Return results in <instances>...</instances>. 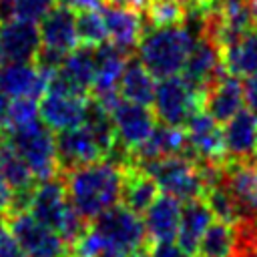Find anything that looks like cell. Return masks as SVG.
<instances>
[{"label": "cell", "mask_w": 257, "mask_h": 257, "mask_svg": "<svg viewBox=\"0 0 257 257\" xmlns=\"http://www.w3.org/2000/svg\"><path fill=\"white\" fill-rule=\"evenodd\" d=\"M60 175L72 209L84 223H92L100 213L120 201L124 161L98 159Z\"/></svg>", "instance_id": "obj_1"}, {"label": "cell", "mask_w": 257, "mask_h": 257, "mask_svg": "<svg viewBox=\"0 0 257 257\" xmlns=\"http://www.w3.org/2000/svg\"><path fill=\"white\" fill-rule=\"evenodd\" d=\"M143 171H147L153 181L157 183L161 193H167L179 201H191V199H203L207 185L213 181L217 171L223 167L203 165L197 163L187 153L183 155H169L145 163H135Z\"/></svg>", "instance_id": "obj_2"}, {"label": "cell", "mask_w": 257, "mask_h": 257, "mask_svg": "<svg viewBox=\"0 0 257 257\" xmlns=\"http://www.w3.org/2000/svg\"><path fill=\"white\" fill-rule=\"evenodd\" d=\"M195 38L197 36H193L191 30H187L183 24L151 26V30L143 32L137 44L139 60L157 78L179 74Z\"/></svg>", "instance_id": "obj_3"}, {"label": "cell", "mask_w": 257, "mask_h": 257, "mask_svg": "<svg viewBox=\"0 0 257 257\" xmlns=\"http://www.w3.org/2000/svg\"><path fill=\"white\" fill-rule=\"evenodd\" d=\"M28 211L40 223L54 229L66 241V245H70L86 227L82 217L72 209L64 189V181L60 177H52L40 181V185H34Z\"/></svg>", "instance_id": "obj_4"}, {"label": "cell", "mask_w": 257, "mask_h": 257, "mask_svg": "<svg viewBox=\"0 0 257 257\" xmlns=\"http://www.w3.org/2000/svg\"><path fill=\"white\" fill-rule=\"evenodd\" d=\"M92 227L102 241L104 257H128L147 243L141 215L126 205H112L92 221Z\"/></svg>", "instance_id": "obj_5"}, {"label": "cell", "mask_w": 257, "mask_h": 257, "mask_svg": "<svg viewBox=\"0 0 257 257\" xmlns=\"http://www.w3.org/2000/svg\"><path fill=\"white\" fill-rule=\"evenodd\" d=\"M4 135L8 137L16 153L22 157L36 181H46L58 175L54 137L42 120L16 128H6Z\"/></svg>", "instance_id": "obj_6"}, {"label": "cell", "mask_w": 257, "mask_h": 257, "mask_svg": "<svg viewBox=\"0 0 257 257\" xmlns=\"http://www.w3.org/2000/svg\"><path fill=\"white\" fill-rule=\"evenodd\" d=\"M153 106L155 116L161 122L183 126L195 110L203 108V92L197 90L185 76H165L155 86Z\"/></svg>", "instance_id": "obj_7"}, {"label": "cell", "mask_w": 257, "mask_h": 257, "mask_svg": "<svg viewBox=\"0 0 257 257\" xmlns=\"http://www.w3.org/2000/svg\"><path fill=\"white\" fill-rule=\"evenodd\" d=\"M26 257H70L66 241L32 213L18 211L4 217Z\"/></svg>", "instance_id": "obj_8"}, {"label": "cell", "mask_w": 257, "mask_h": 257, "mask_svg": "<svg viewBox=\"0 0 257 257\" xmlns=\"http://www.w3.org/2000/svg\"><path fill=\"white\" fill-rule=\"evenodd\" d=\"M108 112L112 118L116 149L120 151V157H124V153L131 155L137 147H141L157 126V116L147 104L118 98L108 108Z\"/></svg>", "instance_id": "obj_9"}, {"label": "cell", "mask_w": 257, "mask_h": 257, "mask_svg": "<svg viewBox=\"0 0 257 257\" xmlns=\"http://www.w3.org/2000/svg\"><path fill=\"white\" fill-rule=\"evenodd\" d=\"M185 126H187L185 137H187L189 157H193L197 163L213 165V167H221L227 161L223 128L205 108L195 110L187 118Z\"/></svg>", "instance_id": "obj_10"}, {"label": "cell", "mask_w": 257, "mask_h": 257, "mask_svg": "<svg viewBox=\"0 0 257 257\" xmlns=\"http://www.w3.org/2000/svg\"><path fill=\"white\" fill-rule=\"evenodd\" d=\"M128 54L116 48L114 44L102 42L94 48V78H92V94L94 100L106 110L120 98L118 96V80L124 70Z\"/></svg>", "instance_id": "obj_11"}, {"label": "cell", "mask_w": 257, "mask_h": 257, "mask_svg": "<svg viewBox=\"0 0 257 257\" xmlns=\"http://www.w3.org/2000/svg\"><path fill=\"white\" fill-rule=\"evenodd\" d=\"M181 72L197 90L205 92L225 72L221 46L209 34L199 32Z\"/></svg>", "instance_id": "obj_12"}, {"label": "cell", "mask_w": 257, "mask_h": 257, "mask_svg": "<svg viewBox=\"0 0 257 257\" xmlns=\"http://www.w3.org/2000/svg\"><path fill=\"white\" fill-rule=\"evenodd\" d=\"M88 102L90 100L86 98V94L48 88L40 96L38 114H40V120L50 131H64L84 122Z\"/></svg>", "instance_id": "obj_13"}, {"label": "cell", "mask_w": 257, "mask_h": 257, "mask_svg": "<svg viewBox=\"0 0 257 257\" xmlns=\"http://www.w3.org/2000/svg\"><path fill=\"white\" fill-rule=\"evenodd\" d=\"M94 78V48L90 46H76L72 48L58 68L48 76V88L66 90L76 94H86L92 86Z\"/></svg>", "instance_id": "obj_14"}, {"label": "cell", "mask_w": 257, "mask_h": 257, "mask_svg": "<svg viewBox=\"0 0 257 257\" xmlns=\"http://www.w3.org/2000/svg\"><path fill=\"white\" fill-rule=\"evenodd\" d=\"M56 147V161H58V173L82 167L86 163L102 159V149L96 143L90 128L82 122L78 126H70L64 131H58L54 137Z\"/></svg>", "instance_id": "obj_15"}, {"label": "cell", "mask_w": 257, "mask_h": 257, "mask_svg": "<svg viewBox=\"0 0 257 257\" xmlns=\"http://www.w3.org/2000/svg\"><path fill=\"white\" fill-rule=\"evenodd\" d=\"M40 50L36 22L10 18L0 20V64L34 62Z\"/></svg>", "instance_id": "obj_16"}, {"label": "cell", "mask_w": 257, "mask_h": 257, "mask_svg": "<svg viewBox=\"0 0 257 257\" xmlns=\"http://www.w3.org/2000/svg\"><path fill=\"white\" fill-rule=\"evenodd\" d=\"M221 181L229 189L241 221H257V169L253 161H225L221 167Z\"/></svg>", "instance_id": "obj_17"}, {"label": "cell", "mask_w": 257, "mask_h": 257, "mask_svg": "<svg viewBox=\"0 0 257 257\" xmlns=\"http://www.w3.org/2000/svg\"><path fill=\"white\" fill-rule=\"evenodd\" d=\"M40 50L64 58L72 48L78 46L76 36V14L66 6H52L40 20Z\"/></svg>", "instance_id": "obj_18"}, {"label": "cell", "mask_w": 257, "mask_h": 257, "mask_svg": "<svg viewBox=\"0 0 257 257\" xmlns=\"http://www.w3.org/2000/svg\"><path fill=\"white\" fill-rule=\"evenodd\" d=\"M100 14H102V20H104L108 42L114 44L116 48H120L122 52L131 54V50L137 48V44H139V40L145 32L141 10L106 2L102 6Z\"/></svg>", "instance_id": "obj_19"}, {"label": "cell", "mask_w": 257, "mask_h": 257, "mask_svg": "<svg viewBox=\"0 0 257 257\" xmlns=\"http://www.w3.org/2000/svg\"><path fill=\"white\" fill-rule=\"evenodd\" d=\"M48 74H44L34 62H10L0 64V92L8 98L32 96L38 98L46 92Z\"/></svg>", "instance_id": "obj_20"}, {"label": "cell", "mask_w": 257, "mask_h": 257, "mask_svg": "<svg viewBox=\"0 0 257 257\" xmlns=\"http://www.w3.org/2000/svg\"><path fill=\"white\" fill-rule=\"evenodd\" d=\"M243 104H245L243 82L229 72H223L203 92V108L217 122L229 120L235 112H239L243 108Z\"/></svg>", "instance_id": "obj_21"}, {"label": "cell", "mask_w": 257, "mask_h": 257, "mask_svg": "<svg viewBox=\"0 0 257 257\" xmlns=\"http://www.w3.org/2000/svg\"><path fill=\"white\" fill-rule=\"evenodd\" d=\"M257 139V114L251 110H239L223 126V141L227 161H253Z\"/></svg>", "instance_id": "obj_22"}, {"label": "cell", "mask_w": 257, "mask_h": 257, "mask_svg": "<svg viewBox=\"0 0 257 257\" xmlns=\"http://www.w3.org/2000/svg\"><path fill=\"white\" fill-rule=\"evenodd\" d=\"M145 215V233L147 241L161 243V241H173L177 237L179 219H181V201L163 193L157 195L155 201L147 207Z\"/></svg>", "instance_id": "obj_23"}, {"label": "cell", "mask_w": 257, "mask_h": 257, "mask_svg": "<svg viewBox=\"0 0 257 257\" xmlns=\"http://www.w3.org/2000/svg\"><path fill=\"white\" fill-rule=\"evenodd\" d=\"M183 153H187L185 131H181V126L163 122L155 126L149 139L141 147H137L128 157L133 159V163H145V161H153L169 155H183Z\"/></svg>", "instance_id": "obj_24"}, {"label": "cell", "mask_w": 257, "mask_h": 257, "mask_svg": "<svg viewBox=\"0 0 257 257\" xmlns=\"http://www.w3.org/2000/svg\"><path fill=\"white\" fill-rule=\"evenodd\" d=\"M225 72L237 78H251L257 74V28L241 34L221 48Z\"/></svg>", "instance_id": "obj_25"}, {"label": "cell", "mask_w": 257, "mask_h": 257, "mask_svg": "<svg viewBox=\"0 0 257 257\" xmlns=\"http://www.w3.org/2000/svg\"><path fill=\"white\" fill-rule=\"evenodd\" d=\"M211 221H213V213L205 199L187 201V205L181 209V219H179V229H177L179 245L187 253L195 255L199 239L203 237V233Z\"/></svg>", "instance_id": "obj_26"}, {"label": "cell", "mask_w": 257, "mask_h": 257, "mask_svg": "<svg viewBox=\"0 0 257 257\" xmlns=\"http://www.w3.org/2000/svg\"><path fill=\"white\" fill-rule=\"evenodd\" d=\"M159 195V187L153 181V177L143 171L139 165H126L124 167V177H122V193L120 199L124 201V205L135 211V213H145L147 207L155 201V197Z\"/></svg>", "instance_id": "obj_27"}, {"label": "cell", "mask_w": 257, "mask_h": 257, "mask_svg": "<svg viewBox=\"0 0 257 257\" xmlns=\"http://www.w3.org/2000/svg\"><path fill=\"white\" fill-rule=\"evenodd\" d=\"M155 76L141 64V60H126L118 80V96L139 104H153Z\"/></svg>", "instance_id": "obj_28"}, {"label": "cell", "mask_w": 257, "mask_h": 257, "mask_svg": "<svg viewBox=\"0 0 257 257\" xmlns=\"http://www.w3.org/2000/svg\"><path fill=\"white\" fill-rule=\"evenodd\" d=\"M235 243H237L235 223L217 219L211 221L209 227L205 229L195 253H199V257H233Z\"/></svg>", "instance_id": "obj_29"}, {"label": "cell", "mask_w": 257, "mask_h": 257, "mask_svg": "<svg viewBox=\"0 0 257 257\" xmlns=\"http://www.w3.org/2000/svg\"><path fill=\"white\" fill-rule=\"evenodd\" d=\"M0 175L6 179L12 191H24L36 185L34 175L30 173L22 157L16 153V149L10 145L4 131H0Z\"/></svg>", "instance_id": "obj_30"}, {"label": "cell", "mask_w": 257, "mask_h": 257, "mask_svg": "<svg viewBox=\"0 0 257 257\" xmlns=\"http://www.w3.org/2000/svg\"><path fill=\"white\" fill-rule=\"evenodd\" d=\"M56 0H0V20L20 18L28 22H40Z\"/></svg>", "instance_id": "obj_31"}, {"label": "cell", "mask_w": 257, "mask_h": 257, "mask_svg": "<svg viewBox=\"0 0 257 257\" xmlns=\"http://www.w3.org/2000/svg\"><path fill=\"white\" fill-rule=\"evenodd\" d=\"M145 14L151 26H171L183 24L189 16V8L179 0H149L145 6Z\"/></svg>", "instance_id": "obj_32"}, {"label": "cell", "mask_w": 257, "mask_h": 257, "mask_svg": "<svg viewBox=\"0 0 257 257\" xmlns=\"http://www.w3.org/2000/svg\"><path fill=\"white\" fill-rule=\"evenodd\" d=\"M76 36L82 46L96 48L106 42V28L98 10H80L76 14Z\"/></svg>", "instance_id": "obj_33"}, {"label": "cell", "mask_w": 257, "mask_h": 257, "mask_svg": "<svg viewBox=\"0 0 257 257\" xmlns=\"http://www.w3.org/2000/svg\"><path fill=\"white\" fill-rule=\"evenodd\" d=\"M40 120L38 114V102L32 96H18L12 98V102L8 104V118H6V128H16V126H24L30 122ZM4 128V131H6Z\"/></svg>", "instance_id": "obj_34"}, {"label": "cell", "mask_w": 257, "mask_h": 257, "mask_svg": "<svg viewBox=\"0 0 257 257\" xmlns=\"http://www.w3.org/2000/svg\"><path fill=\"white\" fill-rule=\"evenodd\" d=\"M0 257H26L2 215H0Z\"/></svg>", "instance_id": "obj_35"}, {"label": "cell", "mask_w": 257, "mask_h": 257, "mask_svg": "<svg viewBox=\"0 0 257 257\" xmlns=\"http://www.w3.org/2000/svg\"><path fill=\"white\" fill-rule=\"evenodd\" d=\"M147 257H191V253H187L181 245L173 241H161V243H151Z\"/></svg>", "instance_id": "obj_36"}, {"label": "cell", "mask_w": 257, "mask_h": 257, "mask_svg": "<svg viewBox=\"0 0 257 257\" xmlns=\"http://www.w3.org/2000/svg\"><path fill=\"white\" fill-rule=\"evenodd\" d=\"M243 92H245V104L249 106L251 112L257 114V74L251 76L247 84H243Z\"/></svg>", "instance_id": "obj_37"}, {"label": "cell", "mask_w": 257, "mask_h": 257, "mask_svg": "<svg viewBox=\"0 0 257 257\" xmlns=\"http://www.w3.org/2000/svg\"><path fill=\"white\" fill-rule=\"evenodd\" d=\"M58 2L74 12H80V10H98L104 0H58Z\"/></svg>", "instance_id": "obj_38"}, {"label": "cell", "mask_w": 257, "mask_h": 257, "mask_svg": "<svg viewBox=\"0 0 257 257\" xmlns=\"http://www.w3.org/2000/svg\"><path fill=\"white\" fill-rule=\"evenodd\" d=\"M12 205V187L6 183V179L0 175V215L6 217Z\"/></svg>", "instance_id": "obj_39"}, {"label": "cell", "mask_w": 257, "mask_h": 257, "mask_svg": "<svg viewBox=\"0 0 257 257\" xmlns=\"http://www.w3.org/2000/svg\"><path fill=\"white\" fill-rule=\"evenodd\" d=\"M8 104H10L8 96L0 92V131H4V128H6V118H8Z\"/></svg>", "instance_id": "obj_40"}, {"label": "cell", "mask_w": 257, "mask_h": 257, "mask_svg": "<svg viewBox=\"0 0 257 257\" xmlns=\"http://www.w3.org/2000/svg\"><path fill=\"white\" fill-rule=\"evenodd\" d=\"M128 257H147V255H145L143 249H141V251H137V253H133V255H128Z\"/></svg>", "instance_id": "obj_41"}, {"label": "cell", "mask_w": 257, "mask_h": 257, "mask_svg": "<svg viewBox=\"0 0 257 257\" xmlns=\"http://www.w3.org/2000/svg\"><path fill=\"white\" fill-rule=\"evenodd\" d=\"M179 2H183V4H187V8H191V6L195 4V0H179Z\"/></svg>", "instance_id": "obj_42"}, {"label": "cell", "mask_w": 257, "mask_h": 257, "mask_svg": "<svg viewBox=\"0 0 257 257\" xmlns=\"http://www.w3.org/2000/svg\"><path fill=\"white\" fill-rule=\"evenodd\" d=\"M255 159H257V139H255Z\"/></svg>", "instance_id": "obj_43"}]
</instances>
